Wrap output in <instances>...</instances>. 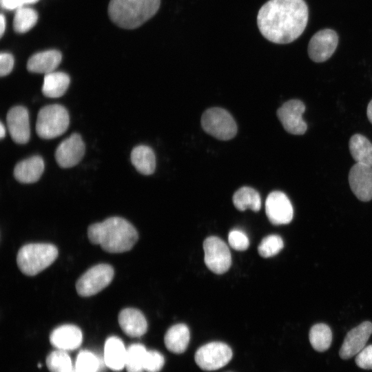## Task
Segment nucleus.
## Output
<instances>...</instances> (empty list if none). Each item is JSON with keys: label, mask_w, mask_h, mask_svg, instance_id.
Masks as SVG:
<instances>
[{"label": "nucleus", "mask_w": 372, "mask_h": 372, "mask_svg": "<svg viewBox=\"0 0 372 372\" xmlns=\"http://www.w3.org/2000/svg\"><path fill=\"white\" fill-rule=\"evenodd\" d=\"M308 19V6L304 0H269L258 11L257 24L265 39L286 44L302 34Z\"/></svg>", "instance_id": "1"}, {"label": "nucleus", "mask_w": 372, "mask_h": 372, "mask_svg": "<svg viewBox=\"0 0 372 372\" xmlns=\"http://www.w3.org/2000/svg\"><path fill=\"white\" fill-rule=\"evenodd\" d=\"M87 236L92 244L99 245L109 253H123L130 250L138 238L135 227L121 217H111L102 223L90 225Z\"/></svg>", "instance_id": "2"}, {"label": "nucleus", "mask_w": 372, "mask_h": 372, "mask_svg": "<svg viewBox=\"0 0 372 372\" xmlns=\"http://www.w3.org/2000/svg\"><path fill=\"white\" fill-rule=\"evenodd\" d=\"M161 0H110L108 14L118 26L135 29L158 12Z\"/></svg>", "instance_id": "3"}, {"label": "nucleus", "mask_w": 372, "mask_h": 372, "mask_svg": "<svg viewBox=\"0 0 372 372\" xmlns=\"http://www.w3.org/2000/svg\"><path fill=\"white\" fill-rule=\"evenodd\" d=\"M58 256L56 246L48 243H30L20 248L17 263L27 276H35L48 267Z\"/></svg>", "instance_id": "4"}, {"label": "nucleus", "mask_w": 372, "mask_h": 372, "mask_svg": "<svg viewBox=\"0 0 372 372\" xmlns=\"http://www.w3.org/2000/svg\"><path fill=\"white\" fill-rule=\"evenodd\" d=\"M70 123L69 114L61 105H48L41 107L36 122V132L41 138L51 139L63 134Z\"/></svg>", "instance_id": "5"}, {"label": "nucleus", "mask_w": 372, "mask_h": 372, "mask_svg": "<svg viewBox=\"0 0 372 372\" xmlns=\"http://www.w3.org/2000/svg\"><path fill=\"white\" fill-rule=\"evenodd\" d=\"M201 125L211 136L222 141H227L235 136L237 125L232 116L220 107L207 110L202 115Z\"/></svg>", "instance_id": "6"}, {"label": "nucleus", "mask_w": 372, "mask_h": 372, "mask_svg": "<svg viewBox=\"0 0 372 372\" xmlns=\"http://www.w3.org/2000/svg\"><path fill=\"white\" fill-rule=\"evenodd\" d=\"M114 274V269L110 265L93 266L77 280L76 289L78 294L83 297L96 294L110 285Z\"/></svg>", "instance_id": "7"}, {"label": "nucleus", "mask_w": 372, "mask_h": 372, "mask_svg": "<svg viewBox=\"0 0 372 372\" xmlns=\"http://www.w3.org/2000/svg\"><path fill=\"white\" fill-rule=\"evenodd\" d=\"M232 358V351L225 343L211 342L200 347L196 352V364L204 371H214L225 366Z\"/></svg>", "instance_id": "8"}, {"label": "nucleus", "mask_w": 372, "mask_h": 372, "mask_svg": "<svg viewBox=\"0 0 372 372\" xmlns=\"http://www.w3.org/2000/svg\"><path fill=\"white\" fill-rule=\"evenodd\" d=\"M204 260L209 270L216 274L228 271L231 264V256L228 246L217 236H209L203 242Z\"/></svg>", "instance_id": "9"}, {"label": "nucleus", "mask_w": 372, "mask_h": 372, "mask_svg": "<svg viewBox=\"0 0 372 372\" xmlns=\"http://www.w3.org/2000/svg\"><path fill=\"white\" fill-rule=\"evenodd\" d=\"M304 111L305 105L302 101L292 99L278 108L276 114L287 132L295 135H302L307 129V125L302 118Z\"/></svg>", "instance_id": "10"}, {"label": "nucleus", "mask_w": 372, "mask_h": 372, "mask_svg": "<svg viewBox=\"0 0 372 372\" xmlns=\"http://www.w3.org/2000/svg\"><path fill=\"white\" fill-rule=\"evenodd\" d=\"M338 43V36L331 29H323L311 38L308 44V54L314 62L328 60L334 53Z\"/></svg>", "instance_id": "11"}, {"label": "nucleus", "mask_w": 372, "mask_h": 372, "mask_svg": "<svg viewBox=\"0 0 372 372\" xmlns=\"http://www.w3.org/2000/svg\"><path fill=\"white\" fill-rule=\"evenodd\" d=\"M265 212L269 221L275 225L289 224L293 217L292 204L287 196L280 191H274L268 195Z\"/></svg>", "instance_id": "12"}, {"label": "nucleus", "mask_w": 372, "mask_h": 372, "mask_svg": "<svg viewBox=\"0 0 372 372\" xmlns=\"http://www.w3.org/2000/svg\"><path fill=\"white\" fill-rule=\"evenodd\" d=\"M85 151L81 136L74 133L58 145L55 152L56 161L63 168L74 167L81 161Z\"/></svg>", "instance_id": "13"}, {"label": "nucleus", "mask_w": 372, "mask_h": 372, "mask_svg": "<svg viewBox=\"0 0 372 372\" xmlns=\"http://www.w3.org/2000/svg\"><path fill=\"white\" fill-rule=\"evenodd\" d=\"M349 182L359 200L367 202L372 199V167L356 163L349 171Z\"/></svg>", "instance_id": "14"}, {"label": "nucleus", "mask_w": 372, "mask_h": 372, "mask_svg": "<svg viewBox=\"0 0 372 372\" xmlns=\"http://www.w3.org/2000/svg\"><path fill=\"white\" fill-rule=\"evenodd\" d=\"M372 334V322L365 321L351 329L339 351L342 359H349L361 351Z\"/></svg>", "instance_id": "15"}, {"label": "nucleus", "mask_w": 372, "mask_h": 372, "mask_svg": "<svg viewBox=\"0 0 372 372\" xmlns=\"http://www.w3.org/2000/svg\"><path fill=\"white\" fill-rule=\"evenodd\" d=\"M7 126L12 140L19 144L28 142L30 136L28 110L21 105L10 109L6 116Z\"/></svg>", "instance_id": "16"}, {"label": "nucleus", "mask_w": 372, "mask_h": 372, "mask_svg": "<svg viewBox=\"0 0 372 372\" xmlns=\"http://www.w3.org/2000/svg\"><path fill=\"white\" fill-rule=\"evenodd\" d=\"M82 340L81 329L72 324H64L56 328L50 336L52 345L65 351L77 349L81 345Z\"/></svg>", "instance_id": "17"}, {"label": "nucleus", "mask_w": 372, "mask_h": 372, "mask_svg": "<svg viewBox=\"0 0 372 372\" xmlns=\"http://www.w3.org/2000/svg\"><path fill=\"white\" fill-rule=\"evenodd\" d=\"M118 320L121 329L130 337H140L147 330L146 318L138 309L125 308L120 311Z\"/></svg>", "instance_id": "18"}, {"label": "nucleus", "mask_w": 372, "mask_h": 372, "mask_svg": "<svg viewBox=\"0 0 372 372\" xmlns=\"http://www.w3.org/2000/svg\"><path fill=\"white\" fill-rule=\"evenodd\" d=\"M44 170V162L39 156H33L19 162L14 168V176L20 183L37 182Z\"/></svg>", "instance_id": "19"}, {"label": "nucleus", "mask_w": 372, "mask_h": 372, "mask_svg": "<svg viewBox=\"0 0 372 372\" xmlns=\"http://www.w3.org/2000/svg\"><path fill=\"white\" fill-rule=\"evenodd\" d=\"M62 59L61 53L55 50L36 53L27 63L28 71L34 73L48 74L57 68Z\"/></svg>", "instance_id": "20"}, {"label": "nucleus", "mask_w": 372, "mask_h": 372, "mask_svg": "<svg viewBox=\"0 0 372 372\" xmlns=\"http://www.w3.org/2000/svg\"><path fill=\"white\" fill-rule=\"evenodd\" d=\"M127 349L122 340L115 336L107 339L104 347L105 364L112 370H122L125 365Z\"/></svg>", "instance_id": "21"}, {"label": "nucleus", "mask_w": 372, "mask_h": 372, "mask_svg": "<svg viewBox=\"0 0 372 372\" xmlns=\"http://www.w3.org/2000/svg\"><path fill=\"white\" fill-rule=\"evenodd\" d=\"M190 333L185 324H176L172 326L166 332L164 342L167 349L174 353H183L188 346Z\"/></svg>", "instance_id": "22"}, {"label": "nucleus", "mask_w": 372, "mask_h": 372, "mask_svg": "<svg viewBox=\"0 0 372 372\" xmlns=\"http://www.w3.org/2000/svg\"><path fill=\"white\" fill-rule=\"evenodd\" d=\"M70 76L62 72L45 74L42 85V92L48 98H59L64 94L70 85Z\"/></svg>", "instance_id": "23"}, {"label": "nucleus", "mask_w": 372, "mask_h": 372, "mask_svg": "<svg viewBox=\"0 0 372 372\" xmlns=\"http://www.w3.org/2000/svg\"><path fill=\"white\" fill-rule=\"evenodd\" d=\"M130 158L132 163L141 174L150 175L154 172L156 157L151 147L143 145L136 146L132 149Z\"/></svg>", "instance_id": "24"}, {"label": "nucleus", "mask_w": 372, "mask_h": 372, "mask_svg": "<svg viewBox=\"0 0 372 372\" xmlns=\"http://www.w3.org/2000/svg\"><path fill=\"white\" fill-rule=\"evenodd\" d=\"M349 145L356 163L372 167V143L365 136L360 134L353 135Z\"/></svg>", "instance_id": "25"}, {"label": "nucleus", "mask_w": 372, "mask_h": 372, "mask_svg": "<svg viewBox=\"0 0 372 372\" xmlns=\"http://www.w3.org/2000/svg\"><path fill=\"white\" fill-rule=\"evenodd\" d=\"M235 207L240 211L247 208L258 211L261 207V198L259 193L249 187H242L234 194L232 198Z\"/></svg>", "instance_id": "26"}, {"label": "nucleus", "mask_w": 372, "mask_h": 372, "mask_svg": "<svg viewBox=\"0 0 372 372\" xmlns=\"http://www.w3.org/2000/svg\"><path fill=\"white\" fill-rule=\"evenodd\" d=\"M309 337L312 347L317 351L322 352L329 348L332 340V333L328 325L318 323L311 328Z\"/></svg>", "instance_id": "27"}, {"label": "nucleus", "mask_w": 372, "mask_h": 372, "mask_svg": "<svg viewBox=\"0 0 372 372\" xmlns=\"http://www.w3.org/2000/svg\"><path fill=\"white\" fill-rule=\"evenodd\" d=\"M147 350L141 344H131L127 349L125 367L127 372H143Z\"/></svg>", "instance_id": "28"}, {"label": "nucleus", "mask_w": 372, "mask_h": 372, "mask_svg": "<svg viewBox=\"0 0 372 372\" xmlns=\"http://www.w3.org/2000/svg\"><path fill=\"white\" fill-rule=\"evenodd\" d=\"M38 19L37 12L30 8L21 7L15 12L13 27L16 32L25 33L34 26Z\"/></svg>", "instance_id": "29"}, {"label": "nucleus", "mask_w": 372, "mask_h": 372, "mask_svg": "<svg viewBox=\"0 0 372 372\" xmlns=\"http://www.w3.org/2000/svg\"><path fill=\"white\" fill-rule=\"evenodd\" d=\"M46 364L51 372H68L74 367L68 353L59 349L48 355Z\"/></svg>", "instance_id": "30"}, {"label": "nucleus", "mask_w": 372, "mask_h": 372, "mask_svg": "<svg viewBox=\"0 0 372 372\" xmlns=\"http://www.w3.org/2000/svg\"><path fill=\"white\" fill-rule=\"evenodd\" d=\"M282 238L276 234L265 237L258 247L259 254L263 258H269L278 254L283 248Z\"/></svg>", "instance_id": "31"}, {"label": "nucleus", "mask_w": 372, "mask_h": 372, "mask_svg": "<svg viewBox=\"0 0 372 372\" xmlns=\"http://www.w3.org/2000/svg\"><path fill=\"white\" fill-rule=\"evenodd\" d=\"M98 358L89 351H81L78 354L75 369L77 372H97L99 368Z\"/></svg>", "instance_id": "32"}, {"label": "nucleus", "mask_w": 372, "mask_h": 372, "mask_svg": "<svg viewBox=\"0 0 372 372\" xmlns=\"http://www.w3.org/2000/svg\"><path fill=\"white\" fill-rule=\"evenodd\" d=\"M164 364L165 358L161 353L155 350L147 351L144 362V370L146 372H158Z\"/></svg>", "instance_id": "33"}, {"label": "nucleus", "mask_w": 372, "mask_h": 372, "mask_svg": "<svg viewBox=\"0 0 372 372\" xmlns=\"http://www.w3.org/2000/svg\"><path fill=\"white\" fill-rule=\"evenodd\" d=\"M228 242L233 249L238 251L246 250L249 245V240L247 234L238 229L229 231Z\"/></svg>", "instance_id": "34"}, {"label": "nucleus", "mask_w": 372, "mask_h": 372, "mask_svg": "<svg viewBox=\"0 0 372 372\" xmlns=\"http://www.w3.org/2000/svg\"><path fill=\"white\" fill-rule=\"evenodd\" d=\"M358 366L363 369H372V344L365 347L355 358Z\"/></svg>", "instance_id": "35"}, {"label": "nucleus", "mask_w": 372, "mask_h": 372, "mask_svg": "<svg viewBox=\"0 0 372 372\" xmlns=\"http://www.w3.org/2000/svg\"><path fill=\"white\" fill-rule=\"evenodd\" d=\"M14 57L11 54L2 52L0 54V74L4 76L9 74L14 66Z\"/></svg>", "instance_id": "36"}, {"label": "nucleus", "mask_w": 372, "mask_h": 372, "mask_svg": "<svg viewBox=\"0 0 372 372\" xmlns=\"http://www.w3.org/2000/svg\"><path fill=\"white\" fill-rule=\"evenodd\" d=\"M1 7L6 10L18 9L24 5L23 0H0Z\"/></svg>", "instance_id": "37"}, {"label": "nucleus", "mask_w": 372, "mask_h": 372, "mask_svg": "<svg viewBox=\"0 0 372 372\" xmlns=\"http://www.w3.org/2000/svg\"><path fill=\"white\" fill-rule=\"evenodd\" d=\"M6 29V19L3 14L0 17V34L2 37Z\"/></svg>", "instance_id": "38"}, {"label": "nucleus", "mask_w": 372, "mask_h": 372, "mask_svg": "<svg viewBox=\"0 0 372 372\" xmlns=\"http://www.w3.org/2000/svg\"><path fill=\"white\" fill-rule=\"evenodd\" d=\"M366 113H367L368 119L372 124V100L369 102L367 106Z\"/></svg>", "instance_id": "39"}, {"label": "nucleus", "mask_w": 372, "mask_h": 372, "mask_svg": "<svg viewBox=\"0 0 372 372\" xmlns=\"http://www.w3.org/2000/svg\"><path fill=\"white\" fill-rule=\"evenodd\" d=\"M6 135V129L4 127V125H3L2 122H1L0 125V137L1 138H3Z\"/></svg>", "instance_id": "40"}, {"label": "nucleus", "mask_w": 372, "mask_h": 372, "mask_svg": "<svg viewBox=\"0 0 372 372\" xmlns=\"http://www.w3.org/2000/svg\"><path fill=\"white\" fill-rule=\"evenodd\" d=\"M37 1H39V0H23V3H24V4H25V3H34L37 2Z\"/></svg>", "instance_id": "41"}, {"label": "nucleus", "mask_w": 372, "mask_h": 372, "mask_svg": "<svg viewBox=\"0 0 372 372\" xmlns=\"http://www.w3.org/2000/svg\"><path fill=\"white\" fill-rule=\"evenodd\" d=\"M68 372H77V371L76 370L75 367H73L70 371Z\"/></svg>", "instance_id": "42"}]
</instances>
